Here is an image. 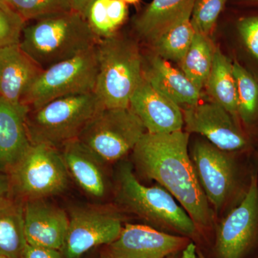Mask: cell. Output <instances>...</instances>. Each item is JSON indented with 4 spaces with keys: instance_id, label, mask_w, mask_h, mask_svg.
<instances>
[{
    "instance_id": "6da1fadb",
    "label": "cell",
    "mask_w": 258,
    "mask_h": 258,
    "mask_svg": "<svg viewBox=\"0 0 258 258\" xmlns=\"http://www.w3.org/2000/svg\"><path fill=\"white\" fill-rule=\"evenodd\" d=\"M189 137L183 131L147 132L132 151V159L139 172L167 190L198 228H210L214 223L213 210L188 153Z\"/></svg>"
},
{
    "instance_id": "7a4b0ae2",
    "label": "cell",
    "mask_w": 258,
    "mask_h": 258,
    "mask_svg": "<svg viewBox=\"0 0 258 258\" xmlns=\"http://www.w3.org/2000/svg\"><path fill=\"white\" fill-rule=\"evenodd\" d=\"M98 40L87 20L72 10L26 24L19 45L44 71L88 50Z\"/></svg>"
},
{
    "instance_id": "3957f363",
    "label": "cell",
    "mask_w": 258,
    "mask_h": 258,
    "mask_svg": "<svg viewBox=\"0 0 258 258\" xmlns=\"http://www.w3.org/2000/svg\"><path fill=\"white\" fill-rule=\"evenodd\" d=\"M115 200L118 206L161 231L186 237L198 235V227L176 199L160 186L142 184L129 162L118 166L115 174Z\"/></svg>"
},
{
    "instance_id": "277c9868",
    "label": "cell",
    "mask_w": 258,
    "mask_h": 258,
    "mask_svg": "<svg viewBox=\"0 0 258 258\" xmlns=\"http://www.w3.org/2000/svg\"><path fill=\"white\" fill-rule=\"evenodd\" d=\"M98 72L94 92L104 108H127L143 78V57L137 42L112 35L96 45Z\"/></svg>"
},
{
    "instance_id": "5b68a950",
    "label": "cell",
    "mask_w": 258,
    "mask_h": 258,
    "mask_svg": "<svg viewBox=\"0 0 258 258\" xmlns=\"http://www.w3.org/2000/svg\"><path fill=\"white\" fill-rule=\"evenodd\" d=\"M104 108L95 92L71 95L29 110L26 128L31 144L60 149L79 138L89 120Z\"/></svg>"
},
{
    "instance_id": "8992f818",
    "label": "cell",
    "mask_w": 258,
    "mask_h": 258,
    "mask_svg": "<svg viewBox=\"0 0 258 258\" xmlns=\"http://www.w3.org/2000/svg\"><path fill=\"white\" fill-rule=\"evenodd\" d=\"M10 195L23 203L47 200L67 189L70 175L60 149L30 144L8 173Z\"/></svg>"
},
{
    "instance_id": "52a82bcc",
    "label": "cell",
    "mask_w": 258,
    "mask_h": 258,
    "mask_svg": "<svg viewBox=\"0 0 258 258\" xmlns=\"http://www.w3.org/2000/svg\"><path fill=\"white\" fill-rule=\"evenodd\" d=\"M96 45L42 71L22 103L35 109L61 97L94 92L98 72Z\"/></svg>"
},
{
    "instance_id": "ba28073f",
    "label": "cell",
    "mask_w": 258,
    "mask_h": 258,
    "mask_svg": "<svg viewBox=\"0 0 258 258\" xmlns=\"http://www.w3.org/2000/svg\"><path fill=\"white\" fill-rule=\"evenodd\" d=\"M147 132L130 107L103 108L89 120L78 139L108 164L132 152Z\"/></svg>"
},
{
    "instance_id": "9c48e42d",
    "label": "cell",
    "mask_w": 258,
    "mask_h": 258,
    "mask_svg": "<svg viewBox=\"0 0 258 258\" xmlns=\"http://www.w3.org/2000/svg\"><path fill=\"white\" fill-rule=\"evenodd\" d=\"M230 153L205 142H197L191 151L199 181L217 214L227 208L242 188V168Z\"/></svg>"
},
{
    "instance_id": "30bf717a",
    "label": "cell",
    "mask_w": 258,
    "mask_h": 258,
    "mask_svg": "<svg viewBox=\"0 0 258 258\" xmlns=\"http://www.w3.org/2000/svg\"><path fill=\"white\" fill-rule=\"evenodd\" d=\"M69 224L60 251L63 258H79L91 249L114 241L123 229V216L111 205H84L70 210Z\"/></svg>"
},
{
    "instance_id": "8fae6325",
    "label": "cell",
    "mask_w": 258,
    "mask_h": 258,
    "mask_svg": "<svg viewBox=\"0 0 258 258\" xmlns=\"http://www.w3.org/2000/svg\"><path fill=\"white\" fill-rule=\"evenodd\" d=\"M258 243V176L252 173L247 191L217 227V258H245Z\"/></svg>"
},
{
    "instance_id": "7c38bea8",
    "label": "cell",
    "mask_w": 258,
    "mask_h": 258,
    "mask_svg": "<svg viewBox=\"0 0 258 258\" xmlns=\"http://www.w3.org/2000/svg\"><path fill=\"white\" fill-rule=\"evenodd\" d=\"M182 112L187 133L201 134L210 143L225 152H242L248 149V140L235 118L215 102H199L184 108Z\"/></svg>"
},
{
    "instance_id": "4fadbf2b",
    "label": "cell",
    "mask_w": 258,
    "mask_h": 258,
    "mask_svg": "<svg viewBox=\"0 0 258 258\" xmlns=\"http://www.w3.org/2000/svg\"><path fill=\"white\" fill-rule=\"evenodd\" d=\"M189 242V237L151 226L127 224L114 241L105 245L101 258H166L182 250Z\"/></svg>"
},
{
    "instance_id": "5bb4252c",
    "label": "cell",
    "mask_w": 258,
    "mask_h": 258,
    "mask_svg": "<svg viewBox=\"0 0 258 258\" xmlns=\"http://www.w3.org/2000/svg\"><path fill=\"white\" fill-rule=\"evenodd\" d=\"M129 107L138 115L148 133L182 131L184 117L181 108L153 87L144 75L131 98Z\"/></svg>"
},
{
    "instance_id": "9a60e30c",
    "label": "cell",
    "mask_w": 258,
    "mask_h": 258,
    "mask_svg": "<svg viewBox=\"0 0 258 258\" xmlns=\"http://www.w3.org/2000/svg\"><path fill=\"white\" fill-rule=\"evenodd\" d=\"M60 150L70 177L83 192L93 200L106 198L111 189L106 163L79 139L68 142Z\"/></svg>"
},
{
    "instance_id": "2e32d148",
    "label": "cell",
    "mask_w": 258,
    "mask_h": 258,
    "mask_svg": "<svg viewBox=\"0 0 258 258\" xmlns=\"http://www.w3.org/2000/svg\"><path fill=\"white\" fill-rule=\"evenodd\" d=\"M69 224L66 211L47 200L24 203V228L28 244L60 250Z\"/></svg>"
},
{
    "instance_id": "e0dca14e",
    "label": "cell",
    "mask_w": 258,
    "mask_h": 258,
    "mask_svg": "<svg viewBox=\"0 0 258 258\" xmlns=\"http://www.w3.org/2000/svg\"><path fill=\"white\" fill-rule=\"evenodd\" d=\"M42 70L20 45L0 48V98L12 104H23V99Z\"/></svg>"
},
{
    "instance_id": "ac0fdd59",
    "label": "cell",
    "mask_w": 258,
    "mask_h": 258,
    "mask_svg": "<svg viewBox=\"0 0 258 258\" xmlns=\"http://www.w3.org/2000/svg\"><path fill=\"white\" fill-rule=\"evenodd\" d=\"M29 108L0 98V172L8 174L30 145L26 128Z\"/></svg>"
},
{
    "instance_id": "d6986e66",
    "label": "cell",
    "mask_w": 258,
    "mask_h": 258,
    "mask_svg": "<svg viewBox=\"0 0 258 258\" xmlns=\"http://www.w3.org/2000/svg\"><path fill=\"white\" fill-rule=\"evenodd\" d=\"M144 77L158 91L181 108L194 106L200 102L201 91L193 84L182 71H178L159 55L151 56Z\"/></svg>"
},
{
    "instance_id": "ffe728a7",
    "label": "cell",
    "mask_w": 258,
    "mask_h": 258,
    "mask_svg": "<svg viewBox=\"0 0 258 258\" xmlns=\"http://www.w3.org/2000/svg\"><path fill=\"white\" fill-rule=\"evenodd\" d=\"M193 3L194 0H152L134 20V30L152 45Z\"/></svg>"
},
{
    "instance_id": "44dd1931",
    "label": "cell",
    "mask_w": 258,
    "mask_h": 258,
    "mask_svg": "<svg viewBox=\"0 0 258 258\" xmlns=\"http://www.w3.org/2000/svg\"><path fill=\"white\" fill-rule=\"evenodd\" d=\"M27 241L24 228V203L8 195L0 198V254L20 258Z\"/></svg>"
},
{
    "instance_id": "7402d4cb",
    "label": "cell",
    "mask_w": 258,
    "mask_h": 258,
    "mask_svg": "<svg viewBox=\"0 0 258 258\" xmlns=\"http://www.w3.org/2000/svg\"><path fill=\"white\" fill-rule=\"evenodd\" d=\"M205 86L212 101L223 107L237 119V88L232 62L219 49H215L211 71Z\"/></svg>"
},
{
    "instance_id": "603a6c76",
    "label": "cell",
    "mask_w": 258,
    "mask_h": 258,
    "mask_svg": "<svg viewBox=\"0 0 258 258\" xmlns=\"http://www.w3.org/2000/svg\"><path fill=\"white\" fill-rule=\"evenodd\" d=\"M193 4L152 44L157 55L164 60L180 63L189 50L196 34L191 22Z\"/></svg>"
},
{
    "instance_id": "cb8c5ba5",
    "label": "cell",
    "mask_w": 258,
    "mask_h": 258,
    "mask_svg": "<svg viewBox=\"0 0 258 258\" xmlns=\"http://www.w3.org/2000/svg\"><path fill=\"white\" fill-rule=\"evenodd\" d=\"M215 52L209 37L196 32L189 50L180 62L183 74L200 91L206 85Z\"/></svg>"
},
{
    "instance_id": "d4e9b609",
    "label": "cell",
    "mask_w": 258,
    "mask_h": 258,
    "mask_svg": "<svg viewBox=\"0 0 258 258\" xmlns=\"http://www.w3.org/2000/svg\"><path fill=\"white\" fill-rule=\"evenodd\" d=\"M237 88V113L245 124L253 123L258 114V83L237 62H232Z\"/></svg>"
},
{
    "instance_id": "484cf974",
    "label": "cell",
    "mask_w": 258,
    "mask_h": 258,
    "mask_svg": "<svg viewBox=\"0 0 258 258\" xmlns=\"http://www.w3.org/2000/svg\"><path fill=\"white\" fill-rule=\"evenodd\" d=\"M25 23L72 10L69 0H8Z\"/></svg>"
},
{
    "instance_id": "4316f807",
    "label": "cell",
    "mask_w": 258,
    "mask_h": 258,
    "mask_svg": "<svg viewBox=\"0 0 258 258\" xmlns=\"http://www.w3.org/2000/svg\"><path fill=\"white\" fill-rule=\"evenodd\" d=\"M228 0H194L191 22L195 31L210 36Z\"/></svg>"
},
{
    "instance_id": "83f0119b",
    "label": "cell",
    "mask_w": 258,
    "mask_h": 258,
    "mask_svg": "<svg viewBox=\"0 0 258 258\" xmlns=\"http://www.w3.org/2000/svg\"><path fill=\"white\" fill-rule=\"evenodd\" d=\"M26 23L15 11L0 8V48L20 44Z\"/></svg>"
},
{
    "instance_id": "f1b7e54d",
    "label": "cell",
    "mask_w": 258,
    "mask_h": 258,
    "mask_svg": "<svg viewBox=\"0 0 258 258\" xmlns=\"http://www.w3.org/2000/svg\"><path fill=\"white\" fill-rule=\"evenodd\" d=\"M108 0H96L90 8L86 20L98 39L106 38L115 35L107 10Z\"/></svg>"
},
{
    "instance_id": "f546056e",
    "label": "cell",
    "mask_w": 258,
    "mask_h": 258,
    "mask_svg": "<svg viewBox=\"0 0 258 258\" xmlns=\"http://www.w3.org/2000/svg\"><path fill=\"white\" fill-rule=\"evenodd\" d=\"M237 28L246 47L258 60V15L239 19Z\"/></svg>"
},
{
    "instance_id": "4dcf8cb0",
    "label": "cell",
    "mask_w": 258,
    "mask_h": 258,
    "mask_svg": "<svg viewBox=\"0 0 258 258\" xmlns=\"http://www.w3.org/2000/svg\"><path fill=\"white\" fill-rule=\"evenodd\" d=\"M107 10L112 25L115 30H118L128 16L126 3L123 0H108Z\"/></svg>"
},
{
    "instance_id": "1f68e13d",
    "label": "cell",
    "mask_w": 258,
    "mask_h": 258,
    "mask_svg": "<svg viewBox=\"0 0 258 258\" xmlns=\"http://www.w3.org/2000/svg\"><path fill=\"white\" fill-rule=\"evenodd\" d=\"M20 258H63L59 249L47 248L26 244Z\"/></svg>"
},
{
    "instance_id": "d6a6232c",
    "label": "cell",
    "mask_w": 258,
    "mask_h": 258,
    "mask_svg": "<svg viewBox=\"0 0 258 258\" xmlns=\"http://www.w3.org/2000/svg\"><path fill=\"white\" fill-rule=\"evenodd\" d=\"M96 0H69L71 8L86 19L91 5Z\"/></svg>"
},
{
    "instance_id": "836d02e7",
    "label": "cell",
    "mask_w": 258,
    "mask_h": 258,
    "mask_svg": "<svg viewBox=\"0 0 258 258\" xmlns=\"http://www.w3.org/2000/svg\"><path fill=\"white\" fill-rule=\"evenodd\" d=\"M10 178L6 173L0 172V198L10 195Z\"/></svg>"
},
{
    "instance_id": "e575fe53",
    "label": "cell",
    "mask_w": 258,
    "mask_h": 258,
    "mask_svg": "<svg viewBox=\"0 0 258 258\" xmlns=\"http://www.w3.org/2000/svg\"><path fill=\"white\" fill-rule=\"evenodd\" d=\"M180 258H198V249L192 242L189 244L180 252Z\"/></svg>"
},
{
    "instance_id": "d590c367",
    "label": "cell",
    "mask_w": 258,
    "mask_h": 258,
    "mask_svg": "<svg viewBox=\"0 0 258 258\" xmlns=\"http://www.w3.org/2000/svg\"><path fill=\"white\" fill-rule=\"evenodd\" d=\"M0 8L8 10V11H12V10H13L10 8L9 4H8V0H0ZM13 11H14V10H13Z\"/></svg>"
},
{
    "instance_id": "8d00e7d4",
    "label": "cell",
    "mask_w": 258,
    "mask_h": 258,
    "mask_svg": "<svg viewBox=\"0 0 258 258\" xmlns=\"http://www.w3.org/2000/svg\"><path fill=\"white\" fill-rule=\"evenodd\" d=\"M239 2L244 3H251V4L258 5V0H238Z\"/></svg>"
},
{
    "instance_id": "74e56055",
    "label": "cell",
    "mask_w": 258,
    "mask_h": 258,
    "mask_svg": "<svg viewBox=\"0 0 258 258\" xmlns=\"http://www.w3.org/2000/svg\"><path fill=\"white\" fill-rule=\"evenodd\" d=\"M126 4L137 5L139 0H123Z\"/></svg>"
},
{
    "instance_id": "f35d334b",
    "label": "cell",
    "mask_w": 258,
    "mask_h": 258,
    "mask_svg": "<svg viewBox=\"0 0 258 258\" xmlns=\"http://www.w3.org/2000/svg\"><path fill=\"white\" fill-rule=\"evenodd\" d=\"M181 252V251H180ZM180 252H176V253H174L173 254H171V255H169V257H167L166 258H180Z\"/></svg>"
},
{
    "instance_id": "ab89813d",
    "label": "cell",
    "mask_w": 258,
    "mask_h": 258,
    "mask_svg": "<svg viewBox=\"0 0 258 258\" xmlns=\"http://www.w3.org/2000/svg\"><path fill=\"white\" fill-rule=\"evenodd\" d=\"M198 258H206V257L204 255L203 252H202L201 250H200V249H198Z\"/></svg>"
},
{
    "instance_id": "60d3db41",
    "label": "cell",
    "mask_w": 258,
    "mask_h": 258,
    "mask_svg": "<svg viewBox=\"0 0 258 258\" xmlns=\"http://www.w3.org/2000/svg\"><path fill=\"white\" fill-rule=\"evenodd\" d=\"M0 258H10V257H6V256L2 255V254H0Z\"/></svg>"
}]
</instances>
